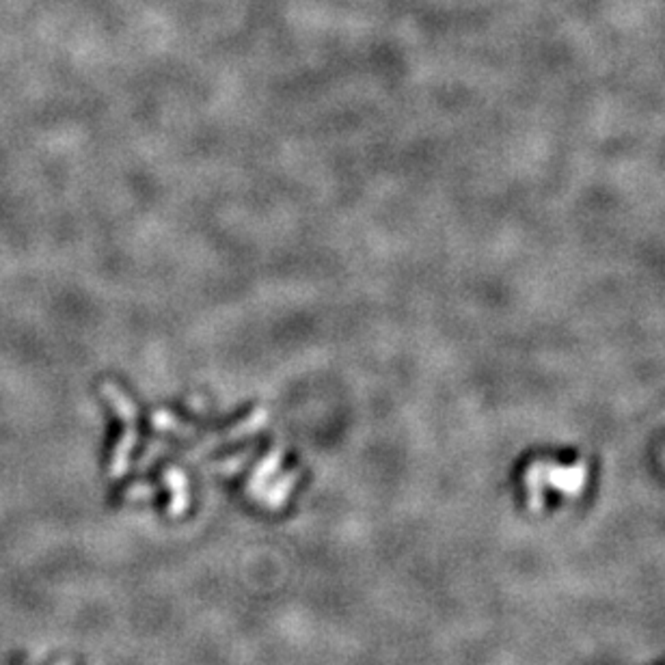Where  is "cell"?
Here are the masks:
<instances>
[{
	"mask_svg": "<svg viewBox=\"0 0 665 665\" xmlns=\"http://www.w3.org/2000/svg\"><path fill=\"white\" fill-rule=\"evenodd\" d=\"M585 471L584 463L573 465V467H558V465L538 463L532 465L530 471L525 473V486H527V504L530 510L541 512L542 510V489L549 484L551 489H558L559 493L568 497H577L584 490L585 484Z\"/></svg>",
	"mask_w": 665,
	"mask_h": 665,
	"instance_id": "obj_1",
	"label": "cell"
}]
</instances>
